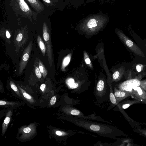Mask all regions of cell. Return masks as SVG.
<instances>
[{
  "instance_id": "cell-8",
  "label": "cell",
  "mask_w": 146,
  "mask_h": 146,
  "mask_svg": "<svg viewBox=\"0 0 146 146\" xmlns=\"http://www.w3.org/2000/svg\"><path fill=\"white\" fill-rule=\"evenodd\" d=\"M36 11L40 12L44 9L43 4L39 0H26Z\"/></svg>"
},
{
  "instance_id": "cell-32",
  "label": "cell",
  "mask_w": 146,
  "mask_h": 146,
  "mask_svg": "<svg viewBox=\"0 0 146 146\" xmlns=\"http://www.w3.org/2000/svg\"><path fill=\"white\" fill-rule=\"evenodd\" d=\"M136 69L137 71L138 72H140L141 70V67L139 65H137L136 66Z\"/></svg>"
},
{
  "instance_id": "cell-16",
  "label": "cell",
  "mask_w": 146,
  "mask_h": 146,
  "mask_svg": "<svg viewBox=\"0 0 146 146\" xmlns=\"http://www.w3.org/2000/svg\"><path fill=\"white\" fill-rule=\"evenodd\" d=\"M70 61V58L68 57L65 58L63 60L62 67H64L67 65Z\"/></svg>"
},
{
  "instance_id": "cell-5",
  "label": "cell",
  "mask_w": 146,
  "mask_h": 146,
  "mask_svg": "<svg viewBox=\"0 0 146 146\" xmlns=\"http://www.w3.org/2000/svg\"><path fill=\"white\" fill-rule=\"evenodd\" d=\"M131 96L137 100L146 103V91L139 86L135 88L131 93Z\"/></svg>"
},
{
  "instance_id": "cell-4",
  "label": "cell",
  "mask_w": 146,
  "mask_h": 146,
  "mask_svg": "<svg viewBox=\"0 0 146 146\" xmlns=\"http://www.w3.org/2000/svg\"><path fill=\"white\" fill-rule=\"evenodd\" d=\"M141 84L140 81L136 79H133L126 81L120 86L121 90L129 92L131 93L136 87L139 86Z\"/></svg>"
},
{
  "instance_id": "cell-3",
  "label": "cell",
  "mask_w": 146,
  "mask_h": 146,
  "mask_svg": "<svg viewBox=\"0 0 146 146\" xmlns=\"http://www.w3.org/2000/svg\"><path fill=\"white\" fill-rule=\"evenodd\" d=\"M32 46L33 42L31 41L24 51L19 63V74H21L22 73L27 65Z\"/></svg>"
},
{
  "instance_id": "cell-35",
  "label": "cell",
  "mask_w": 146,
  "mask_h": 146,
  "mask_svg": "<svg viewBox=\"0 0 146 146\" xmlns=\"http://www.w3.org/2000/svg\"><path fill=\"white\" fill-rule=\"evenodd\" d=\"M54 1L57 2V0H52Z\"/></svg>"
},
{
  "instance_id": "cell-24",
  "label": "cell",
  "mask_w": 146,
  "mask_h": 146,
  "mask_svg": "<svg viewBox=\"0 0 146 146\" xmlns=\"http://www.w3.org/2000/svg\"><path fill=\"white\" fill-rule=\"evenodd\" d=\"M31 131V129L30 127H27L24 128L23 129V132L25 133H29Z\"/></svg>"
},
{
  "instance_id": "cell-7",
  "label": "cell",
  "mask_w": 146,
  "mask_h": 146,
  "mask_svg": "<svg viewBox=\"0 0 146 146\" xmlns=\"http://www.w3.org/2000/svg\"><path fill=\"white\" fill-rule=\"evenodd\" d=\"M21 10L27 15H32V11L25 0H15Z\"/></svg>"
},
{
  "instance_id": "cell-33",
  "label": "cell",
  "mask_w": 146,
  "mask_h": 146,
  "mask_svg": "<svg viewBox=\"0 0 146 146\" xmlns=\"http://www.w3.org/2000/svg\"><path fill=\"white\" fill-rule=\"evenodd\" d=\"M6 104V102L0 100V105H4Z\"/></svg>"
},
{
  "instance_id": "cell-20",
  "label": "cell",
  "mask_w": 146,
  "mask_h": 146,
  "mask_svg": "<svg viewBox=\"0 0 146 146\" xmlns=\"http://www.w3.org/2000/svg\"><path fill=\"white\" fill-rule=\"evenodd\" d=\"M119 72L117 71L115 72L113 75V78L115 80L117 79L119 77Z\"/></svg>"
},
{
  "instance_id": "cell-15",
  "label": "cell",
  "mask_w": 146,
  "mask_h": 146,
  "mask_svg": "<svg viewBox=\"0 0 146 146\" xmlns=\"http://www.w3.org/2000/svg\"><path fill=\"white\" fill-rule=\"evenodd\" d=\"M35 72L36 76L39 78H40L42 77V74L40 71L39 68L37 66L35 67Z\"/></svg>"
},
{
  "instance_id": "cell-11",
  "label": "cell",
  "mask_w": 146,
  "mask_h": 146,
  "mask_svg": "<svg viewBox=\"0 0 146 146\" xmlns=\"http://www.w3.org/2000/svg\"><path fill=\"white\" fill-rule=\"evenodd\" d=\"M104 87V82L103 80H100L97 85L96 90L99 93H101Z\"/></svg>"
},
{
  "instance_id": "cell-12",
  "label": "cell",
  "mask_w": 146,
  "mask_h": 146,
  "mask_svg": "<svg viewBox=\"0 0 146 146\" xmlns=\"http://www.w3.org/2000/svg\"><path fill=\"white\" fill-rule=\"evenodd\" d=\"M70 114L74 116H77L82 117H83L84 116L83 114L79 110L76 109H73L72 110L70 111Z\"/></svg>"
},
{
  "instance_id": "cell-29",
  "label": "cell",
  "mask_w": 146,
  "mask_h": 146,
  "mask_svg": "<svg viewBox=\"0 0 146 146\" xmlns=\"http://www.w3.org/2000/svg\"><path fill=\"white\" fill-rule=\"evenodd\" d=\"M6 36L7 38H9L10 37L11 35H10L9 32L7 30L6 31Z\"/></svg>"
},
{
  "instance_id": "cell-2",
  "label": "cell",
  "mask_w": 146,
  "mask_h": 146,
  "mask_svg": "<svg viewBox=\"0 0 146 146\" xmlns=\"http://www.w3.org/2000/svg\"><path fill=\"white\" fill-rule=\"evenodd\" d=\"M42 32L43 38L46 45L48 62L50 66L52 67L53 62L52 48L49 29L45 22L43 23Z\"/></svg>"
},
{
  "instance_id": "cell-18",
  "label": "cell",
  "mask_w": 146,
  "mask_h": 146,
  "mask_svg": "<svg viewBox=\"0 0 146 146\" xmlns=\"http://www.w3.org/2000/svg\"><path fill=\"white\" fill-rule=\"evenodd\" d=\"M10 84L11 88L15 92L18 91V89L17 87L12 81L10 82Z\"/></svg>"
},
{
  "instance_id": "cell-9",
  "label": "cell",
  "mask_w": 146,
  "mask_h": 146,
  "mask_svg": "<svg viewBox=\"0 0 146 146\" xmlns=\"http://www.w3.org/2000/svg\"><path fill=\"white\" fill-rule=\"evenodd\" d=\"M37 41L38 46L42 53L43 55L44 56L46 50V46L41 38L39 35H38L37 36Z\"/></svg>"
},
{
  "instance_id": "cell-14",
  "label": "cell",
  "mask_w": 146,
  "mask_h": 146,
  "mask_svg": "<svg viewBox=\"0 0 146 146\" xmlns=\"http://www.w3.org/2000/svg\"><path fill=\"white\" fill-rule=\"evenodd\" d=\"M110 98L111 102L114 105H117V103L114 94L113 93L111 90L110 94Z\"/></svg>"
},
{
  "instance_id": "cell-28",
  "label": "cell",
  "mask_w": 146,
  "mask_h": 146,
  "mask_svg": "<svg viewBox=\"0 0 146 146\" xmlns=\"http://www.w3.org/2000/svg\"><path fill=\"white\" fill-rule=\"evenodd\" d=\"M46 87V85L44 84H42L40 86V89L42 91H44Z\"/></svg>"
},
{
  "instance_id": "cell-23",
  "label": "cell",
  "mask_w": 146,
  "mask_h": 146,
  "mask_svg": "<svg viewBox=\"0 0 146 146\" xmlns=\"http://www.w3.org/2000/svg\"><path fill=\"white\" fill-rule=\"evenodd\" d=\"M78 86V84L74 82L72 84L69 86L72 89H75L77 88Z\"/></svg>"
},
{
  "instance_id": "cell-21",
  "label": "cell",
  "mask_w": 146,
  "mask_h": 146,
  "mask_svg": "<svg viewBox=\"0 0 146 146\" xmlns=\"http://www.w3.org/2000/svg\"><path fill=\"white\" fill-rule=\"evenodd\" d=\"M56 97L55 96H54L51 99L50 103L52 105H54L56 103Z\"/></svg>"
},
{
  "instance_id": "cell-17",
  "label": "cell",
  "mask_w": 146,
  "mask_h": 146,
  "mask_svg": "<svg viewBox=\"0 0 146 146\" xmlns=\"http://www.w3.org/2000/svg\"><path fill=\"white\" fill-rule=\"evenodd\" d=\"M23 37V35L21 33H19L17 35L16 38V40L17 41L19 42L21 41Z\"/></svg>"
},
{
  "instance_id": "cell-10",
  "label": "cell",
  "mask_w": 146,
  "mask_h": 146,
  "mask_svg": "<svg viewBox=\"0 0 146 146\" xmlns=\"http://www.w3.org/2000/svg\"><path fill=\"white\" fill-rule=\"evenodd\" d=\"M39 68L43 77L45 78L48 74L47 71L44 64L40 60L38 62Z\"/></svg>"
},
{
  "instance_id": "cell-30",
  "label": "cell",
  "mask_w": 146,
  "mask_h": 146,
  "mask_svg": "<svg viewBox=\"0 0 146 146\" xmlns=\"http://www.w3.org/2000/svg\"><path fill=\"white\" fill-rule=\"evenodd\" d=\"M56 134L58 136H61L62 135V132L60 131H58L56 132Z\"/></svg>"
},
{
  "instance_id": "cell-1",
  "label": "cell",
  "mask_w": 146,
  "mask_h": 146,
  "mask_svg": "<svg viewBox=\"0 0 146 146\" xmlns=\"http://www.w3.org/2000/svg\"><path fill=\"white\" fill-rule=\"evenodd\" d=\"M69 121L77 126L102 136L111 138L114 131L111 126L85 120L72 116L68 117Z\"/></svg>"
},
{
  "instance_id": "cell-22",
  "label": "cell",
  "mask_w": 146,
  "mask_h": 146,
  "mask_svg": "<svg viewBox=\"0 0 146 146\" xmlns=\"http://www.w3.org/2000/svg\"><path fill=\"white\" fill-rule=\"evenodd\" d=\"M23 96L25 98L28 100H30L31 99V96L26 92H24L23 93Z\"/></svg>"
},
{
  "instance_id": "cell-19",
  "label": "cell",
  "mask_w": 146,
  "mask_h": 146,
  "mask_svg": "<svg viewBox=\"0 0 146 146\" xmlns=\"http://www.w3.org/2000/svg\"><path fill=\"white\" fill-rule=\"evenodd\" d=\"M74 82V79L72 78L68 79L66 82L67 84L69 86L72 84Z\"/></svg>"
},
{
  "instance_id": "cell-6",
  "label": "cell",
  "mask_w": 146,
  "mask_h": 146,
  "mask_svg": "<svg viewBox=\"0 0 146 146\" xmlns=\"http://www.w3.org/2000/svg\"><path fill=\"white\" fill-rule=\"evenodd\" d=\"M114 94L117 103L125 98L131 96V93L130 92L121 90H115Z\"/></svg>"
},
{
  "instance_id": "cell-27",
  "label": "cell",
  "mask_w": 146,
  "mask_h": 146,
  "mask_svg": "<svg viewBox=\"0 0 146 146\" xmlns=\"http://www.w3.org/2000/svg\"><path fill=\"white\" fill-rule=\"evenodd\" d=\"M130 106V104H124L122 106V108L124 109H125L128 108Z\"/></svg>"
},
{
  "instance_id": "cell-13",
  "label": "cell",
  "mask_w": 146,
  "mask_h": 146,
  "mask_svg": "<svg viewBox=\"0 0 146 146\" xmlns=\"http://www.w3.org/2000/svg\"><path fill=\"white\" fill-rule=\"evenodd\" d=\"M88 27L89 28H92L97 26L96 20L94 19H91L88 22Z\"/></svg>"
},
{
  "instance_id": "cell-31",
  "label": "cell",
  "mask_w": 146,
  "mask_h": 146,
  "mask_svg": "<svg viewBox=\"0 0 146 146\" xmlns=\"http://www.w3.org/2000/svg\"><path fill=\"white\" fill-rule=\"evenodd\" d=\"M86 63L87 64H90L91 62L89 58H86L85 60Z\"/></svg>"
},
{
  "instance_id": "cell-25",
  "label": "cell",
  "mask_w": 146,
  "mask_h": 146,
  "mask_svg": "<svg viewBox=\"0 0 146 146\" xmlns=\"http://www.w3.org/2000/svg\"><path fill=\"white\" fill-rule=\"evenodd\" d=\"M127 45L129 47H131L133 45V43L130 40H127L126 42Z\"/></svg>"
},
{
  "instance_id": "cell-34",
  "label": "cell",
  "mask_w": 146,
  "mask_h": 146,
  "mask_svg": "<svg viewBox=\"0 0 146 146\" xmlns=\"http://www.w3.org/2000/svg\"><path fill=\"white\" fill-rule=\"evenodd\" d=\"M44 2L48 4H52V3L50 0H43Z\"/></svg>"
},
{
  "instance_id": "cell-26",
  "label": "cell",
  "mask_w": 146,
  "mask_h": 146,
  "mask_svg": "<svg viewBox=\"0 0 146 146\" xmlns=\"http://www.w3.org/2000/svg\"><path fill=\"white\" fill-rule=\"evenodd\" d=\"M10 118L9 117H6L4 120V123L5 124H8L10 122Z\"/></svg>"
}]
</instances>
